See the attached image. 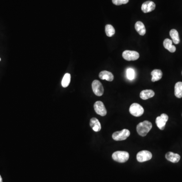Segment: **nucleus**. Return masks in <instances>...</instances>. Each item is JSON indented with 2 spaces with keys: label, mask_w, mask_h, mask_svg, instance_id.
Returning a JSON list of instances; mask_svg holds the SVG:
<instances>
[{
  "label": "nucleus",
  "mask_w": 182,
  "mask_h": 182,
  "mask_svg": "<svg viewBox=\"0 0 182 182\" xmlns=\"http://www.w3.org/2000/svg\"><path fill=\"white\" fill-rule=\"evenodd\" d=\"M139 54L136 51L126 50L122 53V57L127 61H135L139 58Z\"/></svg>",
  "instance_id": "7"
},
{
  "label": "nucleus",
  "mask_w": 182,
  "mask_h": 182,
  "mask_svg": "<svg viewBox=\"0 0 182 182\" xmlns=\"http://www.w3.org/2000/svg\"><path fill=\"white\" fill-rule=\"evenodd\" d=\"M175 95L177 98H182V82H179L175 84Z\"/></svg>",
  "instance_id": "18"
},
{
  "label": "nucleus",
  "mask_w": 182,
  "mask_h": 182,
  "mask_svg": "<svg viewBox=\"0 0 182 182\" xmlns=\"http://www.w3.org/2000/svg\"><path fill=\"white\" fill-rule=\"evenodd\" d=\"M152 75V82H155L160 79L162 78V71L160 69H154L151 73Z\"/></svg>",
  "instance_id": "17"
},
{
  "label": "nucleus",
  "mask_w": 182,
  "mask_h": 182,
  "mask_svg": "<svg viewBox=\"0 0 182 182\" xmlns=\"http://www.w3.org/2000/svg\"><path fill=\"white\" fill-rule=\"evenodd\" d=\"M152 157V154L147 150H143L136 154V160L139 162H144L150 160Z\"/></svg>",
  "instance_id": "5"
},
{
  "label": "nucleus",
  "mask_w": 182,
  "mask_h": 182,
  "mask_svg": "<svg viewBox=\"0 0 182 182\" xmlns=\"http://www.w3.org/2000/svg\"><path fill=\"white\" fill-rule=\"evenodd\" d=\"M130 136V132L127 129H123L121 131L116 132L113 134V139L117 141L125 140Z\"/></svg>",
  "instance_id": "4"
},
{
  "label": "nucleus",
  "mask_w": 182,
  "mask_h": 182,
  "mask_svg": "<svg viewBox=\"0 0 182 182\" xmlns=\"http://www.w3.org/2000/svg\"><path fill=\"white\" fill-rule=\"evenodd\" d=\"M93 91L97 96H101L104 93V88L102 84L98 80H94L92 84Z\"/></svg>",
  "instance_id": "6"
},
{
  "label": "nucleus",
  "mask_w": 182,
  "mask_h": 182,
  "mask_svg": "<svg viewBox=\"0 0 182 182\" xmlns=\"http://www.w3.org/2000/svg\"><path fill=\"white\" fill-rule=\"evenodd\" d=\"M0 182H3V181H2V178L1 175H0Z\"/></svg>",
  "instance_id": "24"
},
{
  "label": "nucleus",
  "mask_w": 182,
  "mask_h": 182,
  "mask_svg": "<svg viewBox=\"0 0 182 182\" xmlns=\"http://www.w3.org/2000/svg\"><path fill=\"white\" fill-rule=\"evenodd\" d=\"M129 111L134 117H140L143 114L144 110L143 107L138 103H133L130 106Z\"/></svg>",
  "instance_id": "3"
},
{
  "label": "nucleus",
  "mask_w": 182,
  "mask_h": 182,
  "mask_svg": "<svg viewBox=\"0 0 182 182\" xmlns=\"http://www.w3.org/2000/svg\"><path fill=\"white\" fill-rule=\"evenodd\" d=\"M152 127L151 122L148 121H145L139 123L136 126V131L140 136H146L149 132Z\"/></svg>",
  "instance_id": "1"
},
{
  "label": "nucleus",
  "mask_w": 182,
  "mask_h": 182,
  "mask_svg": "<svg viewBox=\"0 0 182 182\" xmlns=\"http://www.w3.org/2000/svg\"><path fill=\"white\" fill-rule=\"evenodd\" d=\"M113 4L115 5H121L122 4H127L129 2V0H112Z\"/></svg>",
  "instance_id": "23"
},
{
  "label": "nucleus",
  "mask_w": 182,
  "mask_h": 182,
  "mask_svg": "<svg viewBox=\"0 0 182 182\" xmlns=\"http://www.w3.org/2000/svg\"><path fill=\"white\" fill-rule=\"evenodd\" d=\"M105 32L107 36L111 37L115 34V29L111 24H107L105 26Z\"/></svg>",
  "instance_id": "21"
},
{
  "label": "nucleus",
  "mask_w": 182,
  "mask_h": 182,
  "mask_svg": "<svg viewBox=\"0 0 182 182\" xmlns=\"http://www.w3.org/2000/svg\"><path fill=\"white\" fill-rule=\"evenodd\" d=\"M155 95V93L152 90H145L140 93V98L143 100H147L149 98H152Z\"/></svg>",
  "instance_id": "14"
},
{
  "label": "nucleus",
  "mask_w": 182,
  "mask_h": 182,
  "mask_svg": "<svg viewBox=\"0 0 182 182\" xmlns=\"http://www.w3.org/2000/svg\"><path fill=\"white\" fill-rule=\"evenodd\" d=\"M112 157L117 162L124 163L129 160L130 155L127 152L117 151L113 153Z\"/></svg>",
  "instance_id": "2"
},
{
  "label": "nucleus",
  "mask_w": 182,
  "mask_h": 182,
  "mask_svg": "<svg viewBox=\"0 0 182 182\" xmlns=\"http://www.w3.org/2000/svg\"><path fill=\"white\" fill-rule=\"evenodd\" d=\"M71 79V75L67 73L63 76V79L62 80V86L63 88H66L69 86Z\"/></svg>",
  "instance_id": "20"
},
{
  "label": "nucleus",
  "mask_w": 182,
  "mask_h": 182,
  "mask_svg": "<svg viewBox=\"0 0 182 182\" xmlns=\"http://www.w3.org/2000/svg\"></svg>",
  "instance_id": "26"
},
{
  "label": "nucleus",
  "mask_w": 182,
  "mask_h": 182,
  "mask_svg": "<svg viewBox=\"0 0 182 182\" xmlns=\"http://www.w3.org/2000/svg\"><path fill=\"white\" fill-rule=\"evenodd\" d=\"M163 46L170 52L174 53L176 51V48L175 46L173 45V41L170 39H165L163 42Z\"/></svg>",
  "instance_id": "15"
},
{
  "label": "nucleus",
  "mask_w": 182,
  "mask_h": 182,
  "mask_svg": "<svg viewBox=\"0 0 182 182\" xmlns=\"http://www.w3.org/2000/svg\"><path fill=\"white\" fill-rule=\"evenodd\" d=\"M99 78L102 80H106L109 82H112L114 79L113 74L109 71L104 70L99 74Z\"/></svg>",
  "instance_id": "12"
},
{
  "label": "nucleus",
  "mask_w": 182,
  "mask_h": 182,
  "mask_svg": "<svg viewBox=\"0 0 182 182\" xmlns=\"http://www.w3.org/2000/svg\"><path fill=\"white\" fill-rule=\"evenodd\" d=\"M94 109L97 114L104 117L107 114V110L103 102L100 101L95 102L94 105Z\"/></svg>",
  "instance_id": "9"
},
{
  "label": "nucleus",
  "mask_w": 182,
  "mask_h": 182,
  "mask_svg": "<svg viewBox=\"0 0 182 182\" xmlns=\"http://www.w3.org/2000/svg\"><path fill=\"white\" fill-rule=\"evenodd\" d=\"M127 76L130 80H133L135 77V72L132 68H128L127 70Z\"/></svg>",
  "instance_id": "22"
},
{
  "label": "nucleus",
  "mask_w": 182,
  "mask_h": 182,
  "mask_svg": "<svg viewBox=\"0 0 182 182\" xmlns=\"http://www.w3.org/2000/svg\"><path fill=\"white\" fill-rule=\"evenodd\" d=\"M0 61H1V58H0Z\"/></svg>",
  "instance_id": "25"
},
{
  "label": "nucleus",
  "mask_w": 182,
  "mask_h": 182,
  "mask_svg": "<svg viewBox=\"0 0 182 182\" xmlns=\"http://www.w3.org/2000/svg\"><path fill=\"white\" fill-rule=\"evenodd\" d=\"M135 29L136 31L141 36H144L146 34V28L144 24L141 22H137L136 23Z\"/></svg>",
  "instance_id": "16"
},
{
  "label": "nucleus",
  "mask_w": 182,
  "mask_h": 182,
  "mask_svg": "<svg viewBox=\"0 0 182 182\" xmlns=\"http://www.w3.org/2000/svg\"><path fill=\"white\" fill-rule=\"evenodd\" d=\"M156 4L153 2L148 1L145 2L142 4L141 10L144 13H147L153 11L156 9Z\"/></svg>",
  "instance_id": "10"
},
{
  "label": "nucleus",
  "mask_w": 182,
  "mask_h": 182,
  "mask_svg": "<svg viewBox=\"0 0 182 182\" xmlns=\"http://www.w3.org/2000/svg\"><path fill=\"white\" fill-rule=\"evenodd\" d=\"M170 37L172 39V41H173L174 44H178L180 42V40L179 36V33L177 31V30L173 29L170 31Z\"/></svg>",
  "instance_id": "19"
},
{
  "label": "nucleus",
  "mask_w": 182,
  "mask_h": 182,
  "mask_svg": "<svg viewBox=\"0 0 182 182\" xmlns=\"http://www.w3.org/2000/svg\"><path fill=\"white\" fill-rule=\"evenodd\" d=\"M165 158L167 160H169L170 162H173V163H177L179 161L181 157L179 154L177 153H175L172 152H169L165 154Z\"/></svg>",
  "instance_id": "11"
},
{
  "label": "nucleus",
  "mask_w": 182,
  "mask_h": 182,
  "mask_svg": "<svg viewBox=\"0 0 182 182\" xmlns=\"http://www.w3.org/2000/svg\"><path fill=\"white\" fill-rule=\"evenodd\" d=\"M168 119V115L165 113L161 114L160 117H157L156 122L157 127L160 130H164Z\"/></svg>",
  "instance_id": "8"
},
{
  "label": "nucleus",
  "mask_w": 182,
  "mask_h": 182,
  "mask_svg": "<svg viewBox=\"0 0 182 182\" xmlns=\"http://www.w3.org/2000/svg\"><path fill=\"white\" fill-rule=\"evenodd\" d=\"M90 125L91 127L95 132H98L101 130V125L99 120L96 118L93 117L91 118Z\"/></svg>",
  "instance_id": "13"
}]
</instances>
